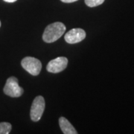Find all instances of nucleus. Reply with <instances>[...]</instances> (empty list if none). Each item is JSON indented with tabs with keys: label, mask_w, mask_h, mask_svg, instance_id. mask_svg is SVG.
<instances>
[{
	"label": "nucleus",
	"mask_w": 134,
	"mask_h": 134,
	"mask_svg": "<svg viewBox=\"0 0 134 134\" xmlns=\"http://www.w3.org/2000/svg\"><path fill=\"white\" fill-rule=\"evenodd\" d=\"M86 37V32L81 29H73L69 31L64 36L65 40L69 44L81 42Z\"/></svg>",
	"instance_id": "nucleus-6"
},
{
	"label": "nucleus",
	"mask_w": 134,
	"mask_h": 134,
	"mask_svg": "<svg viewBox=\"0 0 134 134\" xmlns=\"http://www.w3.org/2000/svg\"><path fill=\"white\" fill-rule=\"evenodd\" d=\"M65 31L66 26L63 23L60 22L54 23L46 28L43 34V40L46 43H54L60 38Z\"/></svg>",
	"instance_id": "nucleus-1"
},
{
	"label": "nucleus",
	"mask_w": 134,
	"mask_h": 134,
	"mask_svg": "<svg viewBox=\"0 0 134 134\" xmlns=\"http://www.w3.org/2000/svg\"><path fill=\"white\" fill-rule=\"evenodd\" d=\"M45 110V99L43 96H37L31 107V112H30V116L31 119L33 121H38L40 120L43 112Z\"/></svg>",
	"instance_id": "nucleus-4"
},
{
	"label": "nucleus",
	"mask_w": 134,
	"mask_h": 134,
	"mask_svg": "<svg viewBox=\"0 0 134 134\" xmlns=\"http://www.w3.org/2000/svg\"><path fill=\"white\" fill-rule=\"evenodd\" d=\"M0 27H1V21H0Z\"/></svg>",
	"instance_id": "nucleus-12"
},
{
	"label": "nucleus",
	"mask_w": 134,
	"mask_h": 134,
	"mask_svg": "<svg viewBox=\"0 0 134 134\" xmlns=\"http://www.w3.org/2000/svg\"><path fill=\"white\" fill-rule=\"evenodd\" d=\"M105 0H85V4L88 7L93 8L98 5H101L104 2Z\"/></svg>",
	"instance_id": "nucleus-9"
},
{
	"label": "nucleus",
	"mask_w": 134,
	"mask_h": 134,
	"mask_svg": "<svg viewBox=\"0 0 134 134\" xmlns=\"http://www.w3.org/2000/svg\"><path fill=\"white\" fill-rule=\"evenodd\" d=\"M11 128L12 126L8 122H0V134L10 133Z\"/></svg>",
	"instance_id": "nucleus-8"
},
{
	"label": "nucleus",
	"mask_w": 134,
	"mask_h": 134,
	"mask_svg": "<svg viewBox=\"0 0 134 134\" xmlns=\"http://www.w3.org/2000/svg\"><path fill=\"white\" fill-rule=\"evenodd\" d=\"M61 2H64V3H72V2H75L77 0H60Z\"/></svg>",
	"instance_id": "nucleus-10"
},
{
	"label": "nucleus",
	"mask_w": 134,
	"mask_h": 134,
	"mask_svg": "<svg viewBox=\"0 0 134 134\" xmlns=\"http://www.w3.org/2000/svg\"><path fill=\"white\" fill-rule=\"evenodd\" d=\"M3 91L6 96L12 98H18L23 94L24 90L19 85L18 79L12 76L7 80Z\"/></svg>",
	"instance_id": "nucleus-2"
},
{
	"label": "nucleus",
	"mask_w": 134,
	"mask_h": 134,
	"mask_svg": "<svg viewBox=\"0 0 134 134\" xmlns=\"http://www.w3.org/2000/svg\"><path fill=\"white\" fill-rule=\"evenodd\" d=\"M21 65L26 72L34 76L40 74L42 69V63L37 58L33 57H25L21 61Z\"/></svg>",
	"instance_id": "nucleus-3"
},
{
	"label": "nucleus",
	"mask_w": 134,
	"mask_h": 134,
	"mask_svg": "<svg viewBox=\"0 0 134 134\" xmlns=\"http://www.w3.org/2000/svg\"><path fill=\"white\" fill-rule=\"evenodd\" d=\"M5 2H9V3H12V2H14L16 1H17V0H4Z\"/></svg>",
	"instance_id": "nucleus-11"
},
{
	"label": "nucleus",
	"mask_w": 134,
	"mask_h": 134,
	"mask_svg": "<svg viewBox=\"0 0 134 134\" xmlns=\"http://www.w3.org/2000/svg\"><path fill=\"white\" fill-rule=\"evenodd\" d=\"M59 125L60 127L64 134H77V132L76 131L75 128L72 125V124L64 118L60 117L59 119Z\"/></svg>",
	"instance_id": "nucleus-7"
},
{
	"label": "nucleus",
	"mask_w": 134,
	"mask_h": 134,
	"mask_svg": "<svg viewBox=\"0 0 134 134\" xmlns=\"http://www.w3.org/2000/svg\"><path fill=\"white\" fill-rule=\"evenodd\" d=\"M68 65V59L65 57H58L48 63L46 69L52 73H58L63 71Z\"/></svg>",
	"instance_id": "nucleus-5"
}]
</instances>
